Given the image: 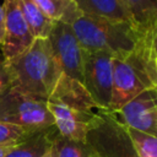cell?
Wrapping results in <instances>:
<instances>
[{
	"instance_id": "cell-11",
	"label": "cell",
	"mask_w": 157,
	"mask_h": 157,
	"mask_svg": "<svg viewBox=\"0 0 157 157\" xmlns=\"http://www.w3.org/2000/svg\"><path fill=\"white\" fill-rule=\"evenodd\" d=\"M126 7L141 38L137 48L155 60L151 53V40L157 27V0H126Z\"/></svg>"
},
{
	"instance_id": "cell-8",
	"label": "cell",
	"mask_w": 157,
	"mask_h": 157,
	"mask_svg": "<svg viewBox=\"0 0 157 157\" xmlns=\"http://www.w3.org/2000/svg\"><path fill=\"white\" fill-rule=\"evenodd\" d=\"M5 37L0 52L6 61L25 52L34 40L32 32L22 15L18 0H4Z\"/></svg>"
},
{
	"instance_id": "cell-14",
	"label": "cell",
	"mask_w": 157,
	"mask_h": 157,
	"mask_svg": "<svg viewBox=\"0 0 157 157\" xmlns=\"http://www.w3.org/2000/svg\"><path fill=\"white\" fill-rule=\"evenodd\" d=\"M78 10L85 15L97 16L112 21L129 22L132 25L128 7L120 0H74ZM134 26V25H132Z\"/></svg>"
},
{
	"instance_id": "cell-5",
	"label": "cell",
	"mask_w": 157,
	"mask_h": 157,
	"mask_svg": "<svg viewBox=\"0 0 157 157\" xmlns=\"http://www.w3.org/2000/svg\"><path fill=\"white\" fill-rule=\"evenodd\" d=\"M99 121L88 132L87 142L101 157H140L130 141L125 125L108 110H98Z\"/></svg>"
},
{
	"instance_id": "cell-16",
	"label": "cell",
	"mask_w": 157,
	"mask_h": 157,
	"mask_svg": "<svg viewBox=\"0 0 157 157\" xmlns=\"http://www.w3.org/2000/svg\"><path fill=\"white\" fill-rule=\"evenodd\" d=\"M40 11L52 21L71 23L82 12L74 0H33Z\"/></svg>"
},
{
	"instance_id": "cell-28",
	"label": "cell",
	"mask_w": 157,
	"mask_h": 157,
	"mask_svg": "<svg viewBox=\"0 0 157 157\" xmlns=\"http://www.w3.org/2000/svg\"><path fill=\"white\" fill-rule=\"evenodd\" d=\"M139 156H140V155H139ZM140 157H146V156H140Z\"/></svg>"
},
{
	"instance_id": "cell-4",
	"label": "cell",
	"mask_w": 157,
	"mask_h": 157,
	"mask_svg": "<svg viewBox=\"0 0 157 157\" xmlns=\"http://www.w3.org/2000/svg\"><path fill=\"white\" fill-rule=\"evenodd\" d=\"M0 121L36 131L54 125L47 101L33 97L10 85L0 92Z\"/></svg>"
},
{
	"instance_id": "cell-13",
	"label": "cell",
	"mask_w": 157,
	"mask_h": 157,
	"mask_svg": "<svg viewBox=\"0 0 157 157\" xmlns=\"http://www.w3.org/2000/svg\"><path fill=\"white\" fill-rule=\"evenodd\" d=\"M58 134L55 125L33 131L15 145L5 157H44L50 151Z\"/></svg>"
},
{
	"instance_id": "cell-18",
	"label": "cell",
	"mask_w": 157,
	"mask_h": 157,
	"mask_svg": "<svg viewBox=\"0 0 157 157\" xmlns=\"http://www.w3.org/2000/svg\"><path fill=\"white\" fill-rule=\"evenodd\" d=\"M126 134L140 156L157 157V137L136 129L125 126Z\"/></svg>"
},
{
	"instance_id": "cell-26",
	"label": "cell",
	"mask_w": 157,
	"mask_h": 157,
	"mask_svg": "<svg viewBox=\"0 0 157 157\" xmlns=\"http://www.w3.org/2000/svg\"><path fill=\"white\" fill-rule=\"evenodd\" d=\"M155 66H156V70H157V56H156V59H155Z\"/></svg>"
},
{
	"instance_id": "cell-21",
	"label": "cell",
	"mask_w": 157,
	"mask_h": 157,
	"mask_svg": "<svg viewBox=\"0 0 157 157\" xmlns=\"http://www.w3.org/2000/svg\"><path fill=\"white\" fill-rule=\"evenodd\" d=\"M4 37H5V15H4L2 5L0 4V47L4 42Z\"/></svg>"
},
{
	"instance_id": "cell-25",
	"label": "cell",
	"mask_w": 157,
	"mask_h": 157,
	"mask_svg": "<svg viewBox=\"0 0 157 157\" xmlns=\"http://www.w3.org/2000/svg\"><path fill=\"white\" fill-rule=\"evenodd\" d=\"M44 157H52V153H50V151H49V152H48V153H47Z\"/></svg>"
},
{
	"instance_id": "cell-7",
	"label": "cell",
	"mask_w": 157,
	"mask_h": 157,
	"mask_svg": "<svg viewBox=\"0 0 157 157\" xmlns=\"http://www.w3.org/2000/svg\"><path fill=\"white\" fill-rule=\"evenodd\" d=\"M48 39L63 74L83 83L82 48L71 26L61 21H55Z\"/></svg>"
},
{
	"instance_id": "cell-17",
	"label": "cell",
	"mask_w": 157,
	"mask_h": 157,
	"mask_svg": "<svg viewBox=\"0 0 157 157\" xmlns=\"http://www.w3.org/2000/svg\"><path fill=\"white\" fill-rule=\"evenodd\" d=\"M52 157H101L88 142L69 140L58 134L50 148Z\"/></svg>"
},
{
	"instance_id": "cell-20",
	"label": "cell",
	"mask_w": 157,
	"mask_h": 157,
	"mask_svg": "<svg viewBox=\"0 0 157 157\" xmlns=\"http://www.w3.org/2000/svg\"><path fill=\"white\" fill-rule=\"evenodd\" d=\"M11 83H12V78L7 69V63L0 52V92L4 91L6 87H9Z\"/></svg>"
},
{
	"instance_id": "cell-1",
	"label": "cell",
	"mask_w": 157,
	"mask_h": 157,
	"mask_svg": "<svg viewBox=\"0 0 157 157\" xmlns=\"http://www.w3.org/2000/svg\"><path fill=\"white\" fill-rule=\"evenodd\" d=\"M6 63L11 85L44 101L52 96L63 74L48 38H34L25 52Z\"/></svg>"
},
{
	"instance_id": "cell-27",
	"label": "cell",
	"mask_w": 157,
	"mask_h": 157,
	"mask_svg": "<svg viewBox=\"0 0 157 157\" xmlns=\"http://www.w3.org/2000/svg\"><path fill=\"white\" fill-rule=\"evenodd\" d=\"M120 1H121V2H123L125 6H126V0H120Z\"/></svg>"
},
{
	"instance_id": "cell-23",
	"label": "cell",
	"mask_w": 157,
	"mask_h": 157,
	"mask_svg": "<svg viewBox=\"0 0 157 157\" xmlns=\"http://www.w3.org/2000/svg\"><path fill=\"white\" fill-rule=\"evenodd\" d=\"M13 146L15 145H2V146H0V157H5Z\"/></svg>"
},
{
	"instance_id": "cell-22",
	"label": "cell",
	"mask_w": 157,
	"mask_h": 157,
	"mask_svg": "<svg viewBox=\"0 0 157 157\" xmlns=\"http://www.w3.org/2000/svg\"><path fill=\"white\" fill-rule=\"evenodd\" d=\"M151 53H152V56L156 59V56H157V27L155 29V33H153L152 40H151Z\"/></svg>"
},
{
	"instance_id": "cell-6",
	"label": "cell",
	"mask_w": 157,
	"mask_h": 157,
	"mask_svg": "<svg viewBox=\"0 0 157 157\" xmlns=\"http://www.w3.org/2000/svg\"><path fill=\"white\" fill-rule=\"evenodd\" d=\"M83 86L98 105L99 110L110 109L113 83V58L103 52H87L82 49Z\"/></svg>"
},
{
	"instance_id": "cell-2",
	"label": "cell",
	"mask_w": 157,
	"mask_h": 157,
	"mask_svg": "<svg viewBox=\"0 0 157 157\" xmlns=\"http://www.w3.org/2000/svg\"><path fill=\"white\" fill-rule=\"evenodd\" d=\"M70 26L83 50L103 52L118 60L126 59L141 42L137 31L129 22L81 13Z\"/></svg>"
},
{
	"instance_id": "cell-19",
	"label": "cell",
	"mask_w": 157,
	"mask_h": 157,
	"mask_svg": "<svg viewBox=\"0 0 157 157\" xmlns=\"http://www.w3.org/2000/svg\"><path fill=\"white\" fill-rule=\"evenodd\" d=\"M37 131V130H36ZM31 132L17 125L0 121V146L2 145H17Z\"/></svg>"
},
{
	"instance_id": "cell-3",
	"label": "cell",
	"mask_w": 157,
	"mask_h": 157,
	"mask_svg": "<svg viewBox=\"0 0 157 157\" xmlns=\"http://www.w3.org/2000/svg\"><path fill=\"white\" fill-rule=\"evenodd\" d=\"M113 83L109 112L115 113L126 103L147 90H153L157 70L155 61L145 56L137 48L126 59L112 60Z\"/></svg>"
},
{
	"instance_id": "cell-9",
	"label": "cell",
	"mask_w": 157,
	"mask_h": 157,
	"mask_svg": "<svg viewBox=\"0 0 157 157\" xmlns=\"http://www.w3.org/2000/svg\"><path fill=\"white\" fill-rule=\"evenodd\" d=\"M48 109L54 118V125L58 132L69 140L87 142L88 132L98 124L101 117L98 110L82 112L69 108L64 104L47 101Z\"/></svg>"
},
{
	"instance_id": "cell-12",
	"label": "cell",
	"mask_w": 157,
	"mask_h": 157,
	"mask_svg": "<svg viewBox=\"0 0 157 157\" xmlns=\"http://www.w3.org/2000/svg\"><path fill=\"white\" fill-rule=\"evenodd\" d=\"M50 102H56L64 104L69 108L82 110V112H94L99 110L96 102L92 99L91 94L80 81L61 74L52 96L48 98Z\"/></svg>"
},
{
	"instance_id": "cell-24",
	"label": "cell",
	"mask_w": 157,
	"mask_h": 157,
	"mask_svg": "<svg viewBox=\"0 0 157 157\" xmlns=\"http://www.w3.org/2000/svg\"><path fill=\"white\" fill-rule=\"evenodd\" d=\"M155 91H156V93H157V78H156V83H155V88H153Z\"/></svg>"
},
{
	"instance_id": "cell-10",
	"label": "cell",
	"mask_w": 157,
	"mask_h": 157,
	"mask_svg": "<svg viewBox=\"0 0 157 157\" xmlns=\"http://www.w3.org/2000/svg\"><path fill=\"white\" fill-rule=\"evenodd\" d=\"M125 125L157 137V93L147 90L114 113Z\"/></svg>"
},
{
	"instance_id": "cell-15",
	"label": "cell",
	"mask_w": 157,
	"mask_h": 157,
	"mask_svg": "<svg viewBox=\"0 0 157 157\" xmlns=\"http://www.w3.org/2000/svg\"><path fill=\"white\" fill-rule=\"evenodd\" d=\"M22 15L34 38H48L54 21L49 20L33 0H18Z\"/></svg>"
}]
</instances>
